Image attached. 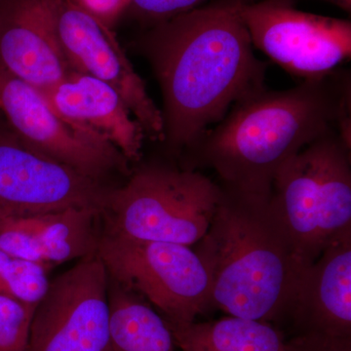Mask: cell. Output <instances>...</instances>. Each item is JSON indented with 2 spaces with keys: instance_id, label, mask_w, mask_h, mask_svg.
I'll list each match as a JSON object with an SVG mask.
<instances>
[{
  "instance_id": "1",
  "label": "cell",
  "mask_w": 351,
  "mask_h": 351,
  "mask_svg": "<svg viewBox=\"0 0 351 351\" xmlns=\"http://www.w3.org/2000/svg\"><path fill=\"white\" fill-rule=\"evenodd\" d=\"M243 1L210 0L145 27L137 40L162 94V142L176 154L219 123L237 101L265 86L267 64L254 54L240 15Z\"/></svg>"
},
{
  "instance_id": "2",
  "label": "cell",
  "mask_w": 351,
  "mask_h": 351,
  "mask_svg": "<svg viewBox=\"0 0 351 351\" xmlns=\"http://www.w3.org/2000/svg\"><path fill=\"white\" fill-rule=\"evenodd\" d=\"M350 80L334 71L283 91L252 92L182 152L181 167L213 170L223 188L270 197L291 157L336 129L350 138Z\"/></svg>"
},
{
  "instance_id": "3",
  "label": "cell",
  "mask_w": 351,
  "mask_h": 351,
  "mask_svg": "<svg viewBox=\"0 0 351 351\" xmlns=\"http://www.w3.org/2000/svg\"><path fill=\"white\" fill-rule=\"evenodd\" d=\"M221 188L213 219L195 250L209 274L212 306L281 324L304 267L270 197Z\"/></svg>"
},
{
  "instance_id": "4",
  "label": "cell",
  "mask_w": 351,
  "mask_h": 351,
  "mask_svg": "<svg viewBox=\"0 0 351 351\" xmlns=\"http://www.w3.org/2000/svg\"><path fill=\"white\" fill-rule=\"evenodd\" d=\"M270 204L308 267L351 232L350 138L336 129L291 157L274 178Z\"/></svg>"
},
{
  "instance_id": "5",
  "label": "cell",
  "mask_w": 351,
  "mask_h": 351,
  "mask_svg": "<svg viewBox=\"0 0 351 351\" xmlns=\"http://www.w3.org/2000/svg\"><path fill=\"white\" fill-rule=\"evenodd\" d=\"M221 188L201 171L147 164L112 189L101 216L112 234L193 246L206 233Z\"/></svg>"
},
{
  "instance_id": "6",
  "label": "cell",
  "mask_w": 351,
  "mask_h": 351,
  "mask_svg": "<svg viewBox=\"0 0 351 351\" xmlns=\"http://www.w3.org/2000/svg\"><path fill=\"white\" fill-rule=\"evenodd\" d=\"M99 257L108 277L142 297L167 323H189L212 306L211 281L195 250L105 232Z\"/></svg>"
},
{
  "instance_id": "7",
  "label": "cell",
  "mask_w": 351,
  "mask_h": 351,
  "mask_svg": "<svg viewBox=\"0 0 351 351\" xmlns=\"http://www.w3.org/2000/svg\"><path fill=\"white\" fill-rule=\"evenodd\" d=\"M240 15L254 47L302 82L321 80L350 59V20L304 12L295 0H244Z\"/></svg>"
},
{
  "instance_id": "8",
  "label": "cell",
  "mask_w": 351,
  "mask_h": 351,
  "mask_svg": "<svg viewBox=\"0 0 351 351\" xmlns=\"http://www.w3.org/2000/svg\"><path fill=\"white\" fill-rule=\"evenodd\" d=\"M29 351H112L108 274L98 254L50 281L34 309Z\"/></svg>"
},
{
  "instance_id": "9",
  "label": "cell",
  "mask_w": 351,
  "mask_h": 351,
  "mask_svg": "<svg viewBox=\"0 0 351 351\" xmlns=\"http://www.w3.org/2000/svg\"><path fill=\"white\" fill-rule=\"evenodd\" d=\"M0 110L16 137L34 151L101 181L129 173V161L107 138L66 121L39 90L0 68Z\"/></svg>"
},
{
  "instance_id": "10",
  "label": "cell",
  "mask_w": 351,
  "mask_h": 351,
  "mask_svg": "<svg viewBox=\"0 0 351 351\" xmlns=\"http://www.w3.org/2000/svg\"><path fill=\"white\" fill-rule=\"evenodd\" d=\"M112 188L43 156L0 128V223L68 208L101 214Z\"/></svg>"
},
{
  "instance_id": "11",
  "label": "cell",
  "mask_w": 351,
  "mask_h": 351,
  "mask_svg": "<svg viewBox=\"0 0 351 351\" xmlns=\"http://www.w3.org/2000/svg\"><path fill=\"white\" fill-rule=\"evenodd\" d=\"M58 39L76 73L97 78L123 99L145 136L162 141L163 119L147 85L134 69L112 27L71 0H55Z\"/></svg>"
},
{
  "instance_id": "12",
  "label": "cell",
  "mask_w": 351,
  "mask_h": 351,
  "mask_svg": "<svg viewBox=\"0 0 351 351\" xmlns=\"http://www.w3.org/2000/svg\"><path fill=\"white\" fill-rule=\"evenodd\" d=\"M55 0H0V68L40 92L71 75L58 39Z\"/></svg>"
},
{
  "instance_id": "13",
  "label": "cell",
  "mask_w": 351,
  "mask_h": 351,
  "mask_svg": "<svg viewBox=\"0 0 351 351\" xmlns=\"http://www.w3.org/2000/svg\"><path fill=\"white\" fill-rule=\"evenodd\" d=\"M281 324L292 337H351V232L302 269Z\"/></svg>"
},
{
  "instance_id": "14",
  "label": "cell",
  "mask_w": 351,
  "mask_h": 351,
  "mask_svg": "<svg viewBox=\"0 0 351 351\" xmlns=\"http://www.w3.org/2000/svg\"><path fill=\"white\" fill-rule=\"evenodd\" d=\"M92 208H68L0 223V250L53 267L97 254L100 235Z\"/></svg>"
},
{
  "instance_id": "15",
  "label": "cell",
  "mask_w": 351,
  "mask_h": 351,
  "mask_svg": "<svg viewBox=\"0 0 351 351\" xmlns=\"http://www.w3.org/2000/svg\"><path fill=\"white\" fill-rule=\"evenodd\" d=\"M41 93L66 121L100 134L127 160H140L145 137L144 129L123 99L107 83L71 71L63 82Z\"/></svg>"
},
{
  "instance_id": "16",
  "label": "cell",
  "mask_w": 351,
  "mask_h": 351,
  "mask_svg": "<svg viewBox=\"0 0 351 351\" xmlns=\"http://www.w3.org/2000/svg\"><path fill=\"white\" fill-rule=\"evenodd\" d=\"M167 325L181 351H288L282 331L262 321L228 315L210 322Z\"/></svg>"
},
{
  "instance_id": "17",
  "label": "cell",
  "mask_w": 351,
  "mask_h": 351,
  "mask_svg": "<svg viewBox=\"0 0 351 351\" xmlns=\"http://www.w3.org/2000/svg\"><path fill=\"white\" fill-rule=\"evenodd\" d=\"M50 267L0 250V295L36 306L50 285Z\"/></svg>"
},
{
  "instance_id": "18",
  "label": "cell",
  "mask_w": 351,
  "mask_h": 351,
  "mask_svg": "<svg viewBox=\"0 0 351 351\" xmlns=\"http://www.w3.org/2000/svg\"><path fill=\"white\" fill-rule=\"evenodd\" d=\"M36 307L0 295V351H29Z\"/></svg>"
},
{
  "instance_id": "19",
  "label": "cell",
  "mask_w": 351,
  "mask_h": 351,
  "mask_svg": "<svg viewBox=\"0 0 351 351\" xmlns=\"http://www.w3.org/2000/svg\"><path fill=\"white\" fill-rule=\"evenodd\" d=\"M210 0H129L124 15L145 27L204 5Z\"/></svg>"
},
{
  "instance_id": "20",
  "label": "cell",
  "mask_w": 351,
  "mask_h": 351,
  "mask_svg": "<svg viewBox=\"0 0 351 351\" xmlns=\"http://www.w3.org/2000/svg\"><path fill=\"white\" fill-rule=\"evenodd\" d=\"M287 348L288 351H351V337L298 335L288 339Z\"/></svg>"
},
{
  "instance_id": "21",
  "label": "cell",
  "mask_w": 351,
  "mask_h": 351,
  "mask_svg": "<svg viewBox=\"0 0 351 351\" xmlns=\"http://www.w3.org/2000/svg\"><path fill=\"white\" fill-rule=\"evenodd\" d=\"M110 27L124 16L129 0H71Z\"/></svg>"
},
{
  "instance_id": "22",
  "label": "cell",
  "mask_w": 351,
  "mask_h": 351,
  "mask_svg": "<svg viewBox=\"0 0 351 351\" xmlns=\"http://www.w3.org/2000/svg\"><path fill=\"white\" fill-rule=\"evenodd\" d=\"M323 1L329 2L338 6L339 8L343 9L346 12L350 13L351 11V0H323Z\"/></svg>"
}]
</instances>
